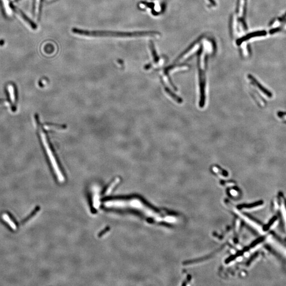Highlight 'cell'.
Returning a JSON list of instances; mask_svg holds the SVG:
<instances>
[{
  "instance_id": "30bf717a",
  "label": "cell",
  "mask_w": 286,
  "mask_h": 286,
  "mask_svg": "<svg viewBox=\"0 0 286 286\" xmlns=\"http://www.w3.org/2000/svg\"><path fill=\"white\" fill-rule=\"evenodd\" d=\"M277 220V217H274L270 220V222H269V223L267 224V225H266L265 226H264V230H267L270 228V227L271 226V225H272L273 224H274V222Z\"/></svg>"
},
{
  "instance_id": "8fae6325",
  "label": "cell",
  "mask_w": 286,
  "mask_h": 286,
  "mask_svg": "<svg viewBox=\"0 0 286 286\" xmlns=\"http://www.w3.org/2000/svg\"><path fill=\"white\" fill-rule=\"evenodd\" d=\"M207 3L208 6L210 7H214L216 5V3L215 0H204Z\"/></svg>"
},
{
  "instance_id": "5b68a950",
  "label": "cell",
  "mask_w": 286,
  "mask_h": 286,
  "mask_svg": "<svg viewBox=\"0 0 286 286\" xmlns=\"http://www.w3.org/2000/svg\"><path fill=\"white\" fill-rule=\"evenodd\" d=\"M248 79L250 80H251L252 82H253L255 85H257L258 88H259L261 91L263 92L265 95H266L269 97H272V93L269 91L267 88H265L263 86L261 85V84L258 82V81L255 79L251 75H248Z\"/></svg>"
},
{
  "instance_id": "3957f363",
  "label": "cell",
  "mask_w": 286,
  "mask_h": 286,
  "mask_svg": "<svg viewBox=\"0 0 286 286\" xmlns=\"http://www.w3.org/2000/svg\"><path fill=\"white\" fill-rule=\"evenodd\" d=\"M201 38H200V39L195 42L187 50H185L183 53L178 58L176 62V63L181 62V61H184L190 59L191 58L190 57L193 56L195 53L198 51V50L200 49V48H201Z\"/></svg>"
},
{
  "instance_id": "7a4b0ae2",
  "label": "cell",
  "mask_w": 286,
  "mask_h": 286,
  "mask_svg": "<svg viewBox=\"0 0 286 286\" xmlns=\"http://www.w3.org/2000/svg\"><path fill=\"white\" fill-rule=\"evenodd\" d=\"M40 136H41V139H42V141H43V143L44 145L45 148L46 149L48 156L49 158V160L51 163V165L53 166L54 171L56 174L57 177V178H58L60 182H63L64 181V178L60 170L59 169V167L58 166V164L57 163L56 160H55V158L53 156V154L51 150H50V147L49 146L47 140L46 139V136L45 135L44 132H43L42 130H40Z\"/></svg>"
},
{
  "instance_id": "277c9868",
  "label": "cell",
  "mask_w": 286,
  "mask_h": 286,
  "mask_svg": "<svg viewBox=\"0 0 286 286\" xmlns=\"http://www.w3.org/2000/svg\"><path fill=\"white\" fill-rule=\"evenodd\" d=\"M266 35H267V32H266V31H265V30L253 32L248 34V35H246V36H244V37H243L242 38L239 39L237 40V41H236V44H237V45H240L242 43H244V41H246V40H248L251 39V38H254V37H256L264 36H265Z\"/></svg>"
},
{
  "instance_id": "ba28073f",
  "label": "cell",
  "mask_w": 286,
  "mask_h": 286,
  "mask_svg": "<svg viewBox=\"0 0 286 286\" xmlns=\"http://www.w3.org/2000/svg\"><path fill=\"white\" fill-rule=\"evenodd\" d=\"M8 90L9 92L10 97L11 98V100L12 103L15 102V95H14V88L12 85H9L8 86Z\"/></svg>"
},
{
  "instance_id": "4fadbf2b",
  "label": "cell",
  "mask_w": 286,
  "mask_h": 286,
  "mask_svg": "<svg viewBox=\"0 0 286 286\" xmlns=\"http://www.w3.org/2000/svg\"><path fill=\"white\" fill-rule=\"evenodd\" d=\"M285 123H286V121H285Z\"/></svg>"
},
{
  "instance_id": "8992f818",
  "label": "cell",
  "mask_w": 286,
  "mask_h": 286,
  "mask_svg": "<svg viewBox=\"0 0 286 286\" xmlns=\"http://www.w3.org/2000/svg\"><path fill=\"white\" fill-rule=\"evenodd\" d=\"M2 218L4 221H5L6 223L9 225L10 227L13 230H16L17 228V227L16 226V224L13 221L11 218H10L9 215H8L6 213H4L2 215Z\"/></svg>"
},
{
  "instance_id": "9c48e42d",
  "label": "cell",
  "mask_w": 286,
  "mask_h": 286,
  "mask_svg": "<svg viewBox=\"0 0 286 286\" xmlns=\"http://www.w3.org/2000/svg\"><path fill=\"white\" fill-rule=\"evenodd\" d=\"M118 182H119V178H117L115 180L113 181V182H112L111 186H110L108 188V189L107 191V193H109L110 192H111V191L112 190V189L113 187L116 185V184H117V183Z\"/></svg>"
},
{
  "instance_id": "7c38bea8",
  "label": "cell",
  "mask_w": 286,
  "mask_h": 286,
  "mask_svg": "<svg viewBox=\"0 0 286 286\" xmlns=\"http://www.w3.org/2000/svg\"><path fill=\"white\" fill-rule=\"evenodd\" d=\"M278 116H279L280 117H281L283 116H284V115H286V112H278Z\"/></svg>"
},
{
  "instance_id": "52a82bcc",
  "label": "cell",
  "mask_w": 286,
  "mask_h": 286,
  "mask_svg": "<svg viewBox=\"0 0 286 286\" xmlns=\"http://www.w3.org/2000/svg\"><path fill=\"white\" fill-rule=\"evenodd\" d=\"M150 49H151V53H152V55H153V59L154 60V62H158V60H159V57L157 56V53H156V49L154 47V44L153 43L151 42L150 43Z\"/></svg>"
},
{
  "instance_id": "6da1fadb",
  "label": "cell",
  "mask_w": 286,
  "mask_h": 286,
  "mask_svg": "<svg viewBox=\"0 0 286 286\" xmlns=\"http://www.w3.org/2000/svg\"><path fill=\"white\" fill-rule=\"evenodd\" d=\"M73 33L77 35L85 36L88 37H111L121 38H132L141 37H155L160 36V34L156 32H110V31H88L86 30L73 28Z\"/></svg>"
}]
</instances>
